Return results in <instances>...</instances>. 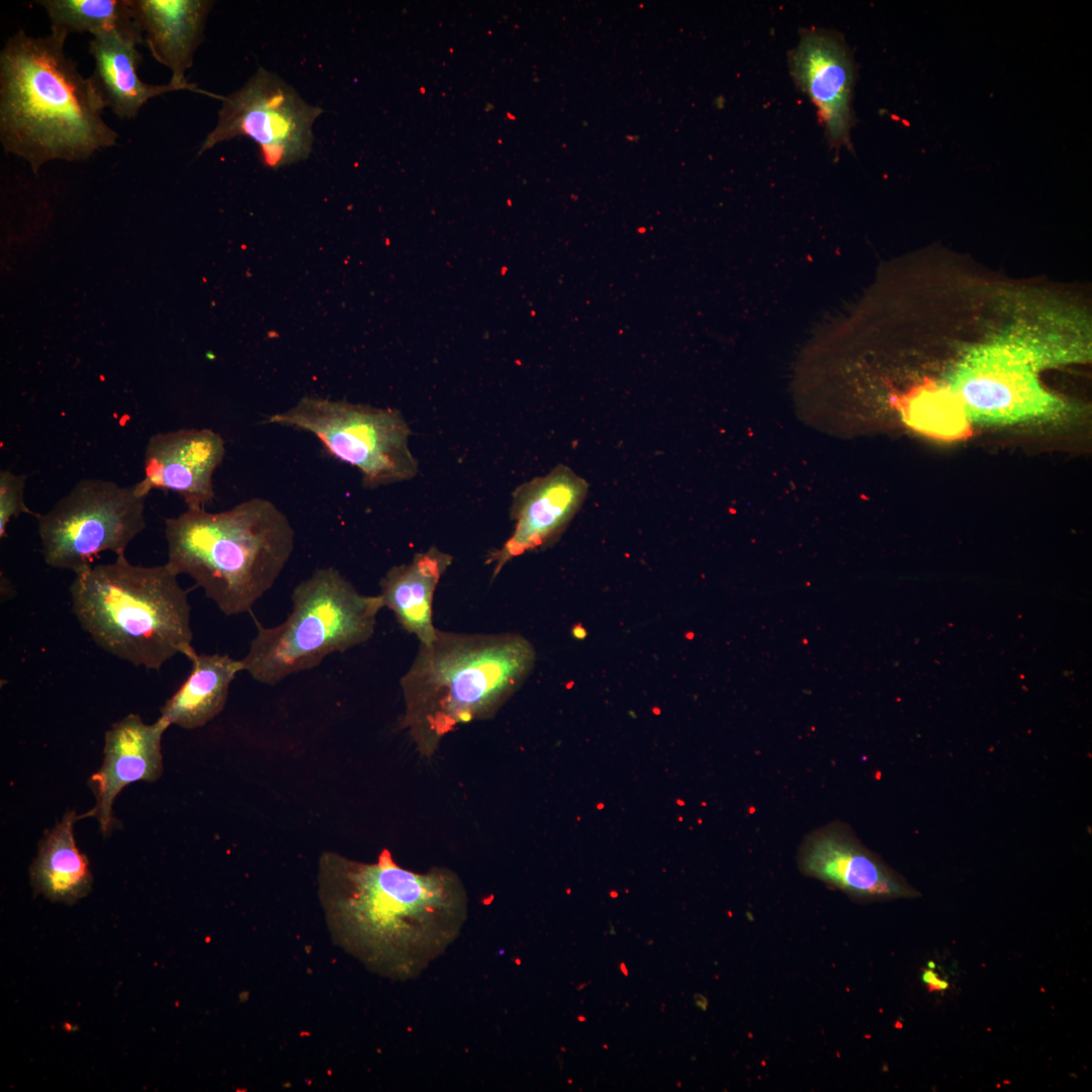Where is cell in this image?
<instances>
[{
    "instance_id": "obj_1",
    "label": "cell",
    "mask_w": 1092,
    "mask_h": 1092,
    "mask_svg": "<svg viewBox=\"0 0 1092 1092\" xmlns=\"http://www.w3.org/2000/svg\"><path fill=\"white\" fill-rule=\"evenodd\" d=\"M318 895L332 931L377 969L412 975L459 931L467 896L450 870H406L383 849L375 862L325 851Z\"/></svg>"
},
{
    "instance_id": "obj_2",
    "label": "cell",
    "mask_w": 1092,
    "mask_h": 1092,
    "mask_svg": "<svg viewBox=\"0 0 1092 1092\" xmlns=\"http://www.w3.org/2000/svg\"><path fill=\"white\" fill-rule=\"evenodd\" d=\"M67 38L19 29L0 53V142L34 172L49 161H83L116 144L88 78L67 57Z\"/></svg>"
},
{
    "instance_id": "obj_3",
    "label": "cell",
    "mask_w": 1092,
    "mask_h": 1092,
    "mask_svg": "<svg viewBox=\"0 0 1092 1092\" xmlns=\"http://www.w3.org/2000/svg\"><path fill=\"white\" fill-rule=\"evenodd\" d=\"M536 652L517 633L467 634L437 629L420 644L400 679L403 713L398 727L420 754L430 757L458 727L486 720L532 672Z\"/></svg>"
},
{
    "instance_id": "obj_4",
    "label": "cell",
    "mask_w": 1092,
    "mask_h": 1092,
    "mask_svg": "<svg viewBox=\"0 0 1092 1092\" xmlns=\"http://www.w3.org/2000/svg\"><path fill=\"white\" fill-rule=\"evenodd\" d=\"M166 566L187 574L225 616L250 613L275 583L295 532L271 500L254 497L219 513L187 509L165 520Z\"/></svg>"
},
{
    "instance_id": "obj_5",
    "label": "cell",
    "mask_w": 1092,
    "mask_h": 1092,
    "mask_svg": "<svg viewBox=\"0 0 1092 1092\" xmlns=\"http://www.w3.org/2000/svg\"><path fill=\"white\" fill-rule=\"evenodd\" d=\"M69 589L82 629L122 660L159 670L195 651L187 593L166 564L133 565L119 555L77 571Z\"/></svg>"
},
{
    "instance_id": "obj_6",
    "label": "cell",
    "mask_w": 1092,
    "mask_h": 1092,
    "mask_svg": "<svg viewBox=\"0 0 1092 1092\" xmlns=\"http://www.w3.org/2000/svg\"><path fill=\"white\" fill-rule=\"evenodd\" d=\"M1086 347L1055 320L1021 322L978 345L958 362L943 387L968 423L1050 420L1066 405L1048 392L1038 371L1079 361Z\"/></svg>"
},
{
    "instance_id": "obj_7",
    "label": "cell",
    "mask_w": 1092,
    "mask_h": 1092,
    "mask_svg": "<svg viewBox=\"0 0 1092 1092\" xmlns=\"http://www.w3.org/2000/svg\"><path fill=\"white\" fill-rule=\"evenodd\" d=\"M292 611L274 627L257 623V634L241 659L255 680L276 685L311 669L334 652L369 640L383 602L366 596L335 567L316 568L291 595Z\"/></svg>"
},
{
    "instance_id": "obj_8",
    "label": "cell",
    "mask_w": 1092,
    "mask_h": 1092,
    "mask_svg": "<svg viewBox=\"0 0 1092 1092\" xmlns=\"http://www.w3.org/2000/svg\"><path fill=\"white\" fill-rule=\"evenodd\" d=\"M264 423L312 434L331 456L356 468L368 488L418 474L419 463L408 447L411 430L396 408L304 396Z\"/></svg>"
},
{
    "instance_id": "obj_9",
    "label": "cell",
    "mask_w": 1092,
    "mask_h": 1092,
    "mask_svg": "<svg viewBox=\"0 0 1092 1092\" xmlns=\"http://www.w3.org/2000/svg\"><path fill=\"white\" fill-rule=\"evenodd\" d=\"M145 499L133 485L97 478L79 481L53 509L36 516L44 562L76 573L102 552L124 555L146 528Z\"/></svg>"
},
{
    "instance_id": "obj_10",
    "label": "cell",
    "mask_w": 1092,
    "mask_h": 1092,
    "mask_svg": "<svg viewBox=\"0 0 1092 1092\" xmlns=\"http://www.w3.org/2000/svg\"><path fill=\"white\" fill-rule=\"evenodd\" d=\"M323 113L307 103L281 77L264 68L240 89L224 96L214 128L198 155L216 145L246 136L258 145L262 165L278 169L306 159L312 148V126Z\"/></svg>"
},
{
    "instance_id": "obj_11",
    "label": "cell",
    "mask_w": 1092,
    "mask_h": 1092,
    "mask_svg": "<svg viewBox=\"0 0 1092 1092\" xmlns=\"http://www.w3.org/2000/svg\"><path fill=\"white\" fill-rule=\"evenodd\" d=\"M802 873L859 901H882L916 895L899 875L857 839L842 822L813 830L799 849Z\"/></svg>"
},
{
    "instance_id": "obj_12",
    "label": "cell",
    "mask_w": 1092,
    "mask_h": 1092,
    "mask_svg": "<svg viewBox=\"0 0 1092 1092\" xmlns=\"http://www.w3.org/2000/svg\"><path fill=\"white\" fill-rule=\"evenodd\" d=\"M588 486L583 477L563 464L519 485L510 509L514 531L486 561L492 564L493 577L513 558L556 542L582 506Z\"/></svg>"
},
{
    "instance_id": "obj_13",
    "label": "cell",
    "mask_w": 1092,
    "mask_h": 1092,
    "mask_svg": "<svg viewBox=\"0 0 1092 1092\" xmlns=\"http://www.w3.org/2000/svg\"><path fill=\"white\" fill-rule=\"evenodd\" d=\"M225 454L223 438L210 429H179L153 435L144 458V477L133 484L144 497L153 489L179 494L187 509L213 502L212 477Z\"/></svg>"
},
{
    "instance_id": "obj_14",
    "label": "cell",
    "mask_w": 1092,
    "mask_h": 1092,
    "mask_svg": "<svg viewBox=\"0 0 1092 1092\" xmlns=\"http://www.w3.org/2000/svg\"><path fill=\"white\" fill-rule=\"evenodd\" d=\"M796 84L816 105L828 142L850 148L854 65L842 37L825 29H805L791 52Z\"/></svg>"
},
{
    "instance_id": "obj_15",
    "label": "cell",
    "mask_w": 1092,
    "mask_h": 1092,
    "mask_svg": "<svg viewBox=\"0 0 1092 1092\" xmlns=\"http://www.w3.org/2000/svg\"><path fill=\"white\" fill-rule=\"evenodd\" d=\"M168 728L161 718L146 724L131 713L106 731L103 763L89 780L96 804L82 815L95 817L104 835L111 830L112 805L120 791L131 783L154 782L161 777V740Z\"/></svg>"
},
{
    "instance_id": "obj_16",
    "label": "cell",
    "mask_w": 1092,
    "mask_h": 1092,
    "mask_svg": "<svg viewBox=\"0 0 1092 1092\" xmlns=\"http://www.w3.org/2000/svg\"><path fill=\"white\" fill-rule=\"evenodd\" d=\"M213 4L209 0H131L144 43L155 60L171 71L170 82L222 100L224 96L206 92L185 79L204 38L206 19Z\"/></svg>"
},
{
    "instance_id": "obj_17",
    "label": "cell",
    "mask_w": 1092,
    "mask_h": 1092,
    "mask_svg": "<svg viewBox=\"0 0 1092 1092\" xmlns=\"http://www.w3.org/2000/svg\"><path fill=\"white\" fill-rule=\"evenodd\" d=\"M138 44L117 33L93 36L89 41L94 70L88 79L103 109L109 107L121 119L134 118L151 98L187 90L170 81L163 85L143 82L138 75L142 63Z\"/></svg>"
},
{
    "instance_id": "obj_18",
    "label": "cell",
    "mask_w": 1092,
    "mask_h": 1092,
    "mask_svg": "<svg viewBox=\"0 0 1092 1092\" xmlns=\"http://www.w3.org/2000/svg\"><path fill=\"white\" fill-rule=\"evenodd\" d=\"M452 561L450 554L431 547L416 553L408 563L390 567L379 582L383 607L393 613L401 628L414 634L420 644H429L436 636L434 594Z\"/></svg>"
},
{
    "instance_id": "obj_19",
    "label": "cell",
    "mask_w": 1092,
    "mask_h": 1092,
    "mask_svg": "<svg viewBox=\"0 0 1092 1092\" xmlns=\"http://www.w3.org/2000/svg\"><path fill=\"white\" fill-rule=\"evenodd\" d=\"M191 670L183 684L161 708L160 718L169 726L184 729L202 727L224 708L230 685L239 671L242 660L228 654H198L187 657Z\"/></svg>"
},
{
    "instance_id": "obj_20",
    "label": "cell",
    "mask_w": 1092,
    "mask_h": 1092,
    "mask_svg": "<svg viewBox=\"0 0 1092 1092\" xmlns=\"http://www.w3.org/2000/svg\"><path fill=\"white\" fill-rule=\"evenodd\" d=\"M81 817L75 811H68L48 830L30 867L34 892L53 902L74 904L91 890L93 879L89 863L74 838V825Z\"/></svg>"
},
{
    "instance_id": "obj_21",
    "label": "cell",
    "mask_w": 1092,
    "mask_h": 1092,
    "mask_svg": "<svg viewBox=\"0 0 1092 1092\" xmlns=\"http://www.w3.org/2000/svg\"><path fill=\"white\" fill-rule=\"evenodd\" d=\"M36 4L46 10L51 32L61 37L76 32L93 36L117 33L144 43L131 0H40Z\"/></svg>"
},
{
    "instance_id": "obj_22",
    "label": "cell",
    "mask_w": 1092,
    "mask_h": 1092,
    "mask_svg": "<svg viewBox=\"0 0 1092 1092\" xmlns=\"http://www.w3.org/2000/svg\"><path fill=\"white\" fill-rule=\"evenodd\" d=\"M27 476L15 474L10 470L0 472V538L7 536V526L11 518L21 514H31L24 503V485Z\"/></svg>"
},
{
    "instance_id": "obj_23",
    "label": "cell",
    "mask_w": 1092,
    "mask_h": 1092,
    "mask_svg": "<svg viewBox=\"0 0 1092 1092\" xmlns=\"http://www.w3.org/2000/svg\"><path fill=\"white\" fill-rule=\"evenodd\" d=\"M922 978H923V981H924L925 983H927V984H929V985H932V986H934V987H936V988H939V989H944V988H946V987H947V984H946V982H943V981L939 980V979L937 978V976H936V975H935V974H934L933 972H931V971H926V972H925V973L923 974V977H922Z\"/></svg>"
},
{
    "instance_id": "obj_24",
    "label": "cell",
    "mask_w": 1092,
    "mask_h": 1092,
    "mask_svg": "<svg viewBox=\"0 0 1092 1092\" xmlns=\"http://www.w3.org/2000/svg\"><path fill=\"white\" fill-rule=\"evenodd\" d=\"M586 635H587L586 630L584 629V627H582V625L577 624L572 628V636H573V638H575L577 640H583L586 637Z\"/></svg>"
},
{
    "instance_id": "obj_25",
    "label": "cell",
    "mask_w": 1092,
    "mask_h": 1092,
    "mask_svg": "<svg viewBox=\"0 0 1092 1092\" xmlns=\"http://www.w3.org/2000/svg\"><path fill=\"white\" fill-rule=\"evenodd\" d=\"M698 996H699L700 999H696V1004L698 1005V1007H701L702 1009H706L707 1004H708L707 999L705 997H703L702 995H700V994H698Z\"/></svg>"
},
{
    "instance_id": "obj_26",
    "label": "cell",
    "mask_w": 1092,
    "mask_h": 1092,
    "mask_svg": "<svg viewBox=\"0 0 1092 1092\" xmlns=\"http://www.w3.org/2000/svg\"><path fill=\"white\" fill-rule=\"evenodd\" d=\"M621 971H622V973L624 972V975H625V976H628V971H627V969H626V966H625V964H621Z\"/></svg>"
}]
</instances>
